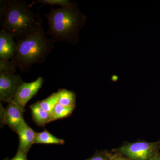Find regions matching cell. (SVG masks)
Returning <instances> with one entry per match:
<instances>
[{
    "mask_svg": "<svg viewBox=\"0 0 160 160\" xmlns=\"http://www.w3.org/2000/svg\"><path fill=\"white\" fill-rule=\"evenodd\" d=\"M58 103L66 106H75L76 95L73 92L61 89L57 92Z\"/></svg>",
    "mask_w": 160,
    "mask_h": 160,
    "instance_id": "obj_12",
    "label": "cell"
},
{
    "mask_svg": "<svg viewBox=\"0 0 160 160\" xmlns=\"http://www.w3.org/2000/svg\"><path fill=\"white\" fill-rule=\"evenodd\" d=\"M64 142V140L58 138L49 132L45 130L36 133L34 144L63 145Z\"/></svg>",
    "mask_w": 160,
    "mask_h": 160,
    "instance_id": "obj_11",
    "label": "cell"
},
{
    "mask_svg": "<svg viewBox=\"0 0 160 160\" xmlns=\"http://www.w3.org/2000/svg\"><path fill=\"white\" fill-rule=\"evenodd\" d=\"M1 27L16 41L24 39L43 26V19L24 0L1 1Z\"/></svg>",
    "mask_w": 160,
    "mask_h": 160,
    "instance_id": "obj_1",
    "label": "cell"
},
{
    "mask_svg": "<svg viewBox=\"0 0 160 160\" xmlns=\"http://www.w3.org/2000/svg\"><path fill=\"white\" fill-rule=\"evenodd\" d=\"M43 26L33 34L16 41L17 49L13 60L17 69L28 72L35 64L44 62L54 47L55 42L47 37Z\"/></svg>",
    "mask_w": 160,
    "mask_h": 160,
    "instance_id": "obj_3",
    "label": "cell"
},
{
    "mask_svg": "<svg viewBox=\"0 0 160 160\" xmlns=\"http://www.w3.org/2000/svg\"><path fill=\"white\" fill-rule=\"evenodd\" d=\"M70 2L71 1L69 0H38L36 2H32L29 6H31L37 3H42L43 6L47 5L52 6L54 5H58L60 6V7H63L68 5Z\"/></svg>",
    "mask_w": 160,
    "mask_h": 160,
    "instance_id": "obj_16",
    "label": "cell"
},
{
    "mask_svg": "<svg viewBox=\"0 0 160 160\" xmlns=\"http://www.w3.org/2000/svg\"><path fill=\"white\" fill-rule=\"evenodd\" d=\"M113 160H128L125 159L121 158H115Z\"/></svg>",
    "mask_w": 160,
    "mask_h": 160,
    "instance_id": "obj_20",
    "label": "cell"
},
{
    "mask_svg": "<svg viewBox=\"0 0 160 160\" xmlns=\"http://www.w3.org/2000/svg\"><path fill=\"white\" fill-rule=\"evenodd\" d=\"M75 106H66L58 103L52 112V121L61 119L69 116L72 113Z\"/></svg>",
    "mask_w": 160,
    "mask_h": 160,
    "instance_id": "obj_13",
    "label": "cell"
},
{
    "mask_svg": "<svg viewBox=\"0 0 160 160\" xmlns=\"http://www.w3.org/2000/svg\"><path fill=\"white\" fill-rule=\"evenodd\" d=\"M45 17L49 27L46 33L55 42H66L73 45L79 42L80 32L86 25L87 17L77 2L71 1L58 9L51 8Z\"/></svg>",
    "mask_w": 160,
    "mask_h": 160,
    "instance_id": "obj_2",
    "label": "cell"
},
{
    "mask_svg": "<svg viewBox=\"0 0 160 160\" xmlns=\"http://www.w3.org/2000/svg\"><path fill=\"white\" fill-rule=\"evenodd\" d=\"M39 105L45 111L51 113L52 110L58 103V98L57 92L52 93L47 98L42 101L38 102Z\"/></svg>",
    "mask_w": 160,
    "mask_h": 160,
    "instance_id": "obj_14",
    "label": "cell"
},
{
    "mask_svg": "<svg viewBox=\"0 0 160 160\" xmlns=\"http://www.w3.org/2000/svg\"><path fill=\"white\" fill-rule=\"evenodd\" d=\"M30 108L33 119L38 125L43 126L51 122V113L41 108L38 102L32 105Z\"/></svg>",
    "mask_w": 160,
    "mask_h": 160,
    "instance_id": "obj_10",
    "label": "cell"
},
{
    "mask_svg": "<svg viewBox=\"0 0 160 160\" xmlns=\"http://www.w3.org/2000/svg\"><path fill=\"white\" fill-rule=\"evenodd\" d=\"M17 49L15 39L3 29L0 31V60L13 59Z\"/></svg>",
    "mask_w": 160,
    "mask_h": 160,
    "instance_id": "obj_9",
    "label": "cell"
},
{
    "mask_svg": "<svg viewBox=\"0 0 160 160\" xmlns=\"http://www.w3.org/2000/svg\"><path fill=\"white\" fill-rule=\"evenodd\" d=\"M17 69L13 59L0 60V73H15Z\"/></svg>",
    "mask_w": 160,
    "mask_h": 160,
    "instance_id": "obj_15",
    "label": "cell"
},
{
    "mask_svg": "<svg viewBox=\"0 0 160 160\" xmlns=\"http://www.w3.org/2000/svg\"><path fill=\"white\" fill-rule=\"evenodd\" d=\"M26 155V153L19 151L12 160H27Z\"/></svg>",
    "mask_w": 160,
    "mask_h": 160,
    "instance_id": "obj_17",
    "label": "cell"
},
{
    "mask_svg": "<svg viewBox=\"0 0 160 160\" xmlns=\"http://www.w3.org/2000/svg\"><path fill=\"white\" fill-rule=\"evenodd\" d=\"M88 160H108L104 157L102 156H96L93 157L91 159Z\"/></svg>",
    "mask_w": 160,
    "mask_h": 160,
    "instance_id": "obj_18",
    "label": "cell"
},
{
    "mask_svg": "<svg viewBox=\"0 0 160 160\" xmlns=\"http://www.w3.org/2000/svg\"><path fill=\"white\" fill-rule=\"evenodd\" d=\"M44 79L40 77L31 82H24L19 89L15 98L12 101L24 110L26 104L38 93L42 86Z\"/></svg>",
    "mask_w": 160,
    "mask_h": 160,
    "instance_id": "obj_6",
    "label": "cell"
},
{
    "mask_svg": "<svg viewBox=\"0 0 160 160\" xmlns=\"http://www.w3.org/2000/svg\"><path fill=\"white\" fill-rule=\"evenodd\" d=\"M160 149V140L156 142H136L121 146L119 152L132 160H149Z\"/></svg>",
    "mask_w": 160,
    "mask_h": 160,
    "instance_id": "obj_4",
    "label": "cell"
},
{
    "mask_svg": "<svg viewBox=\"0 0 160 160\" xmlns=\"http://www.w3.org/2000/svg\"><path fill=\"white\" fill-rule=\"evenodd\" d=\"M21 76L13 73H0V100L9 102L17 94L24 83Z\"/></svg>",
    "mask_w": 160,
    "mask_h": 160,
    "instance_id": "obj_5",
    "label": "cell"
},
{
    "mask_svg": "<svg viewBox=\"0 0 160 160\" xmlns=\"http://www.w3.org/2000/svg\"><path fill=\"white\" fill-rule=\"evenodd\" d=\"M19 137V151L27 153L34 144L36 132L29 127L23 119L15 130Z\"/></svg>",
    "mask_w": 160,
    "mask_h": 160,
    "instance_id": "obj_8",
    "label": "cell"
},
{
    "mask_svg": "<svg viewBox=\"0 0 160 160\" xmlns=\"http://www.w3.org/2000/svg\"><path fill=\"white\" fill-rule=\"evenodd\" d=\"M149 160H160V154L159 153H158L157 155L154 156V157L152 158Z\"/></svg>",
    "mask_w": 160,
    "mask_h": 160,
    "instance_id": "obj_19",
    "label": "cell"
},
{
    "mask_svg": "<svg viewBox=\"0 0 160 160\" xmlns=\"http://www.w3.org/2000/svg\"><path fill=\"white\" fill-rule=\"evenodd\" d=\"M24 110L13 101L9 102L8 106L2 111V122L8 125L13 130H16L23 118Z\"/></svg>",
    "mask_w": 160,
    "mask_h": 160,
    "instance_id": "obj_7",
    "label": "cell"
}]
</instances>
